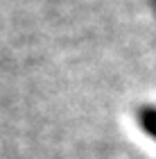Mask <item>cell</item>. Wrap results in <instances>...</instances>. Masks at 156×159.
Segmentation results:
<instances>
[{
  "label": "cell",
  "instance_id": "6da1fadb",
  "mask_svg": "<svg viewBox=\"0 0 156 159\" xmlns=\"http://www.w3.org/2000/svg\"><path fill=\"white\" fill-rule=\"evenodd\" d=\"M140 123H143V127L156 139V111L154 109H143V114H140Z\"/></svg>",
  "mask_w": 156,
  "mask_h": 159
}]
</instances>
